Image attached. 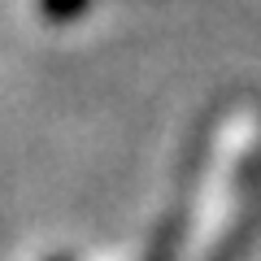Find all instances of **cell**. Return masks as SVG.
<instances>
[{
  "label": "cell",
  "mask_w": 261,
  "mask_h": 261,
  "mask_svg": "<svg viewBox=\"0 0 261 261\" xmlns=\"http://www.w3.org/2000/svg\"><path fill=\"white\" fill-rule=\"evenodd\" d=\"M79 5H83V0H48V13H53V18H65V13H74Z\"/></svg>",
  "instance_id": "cell-1"
}]
</instances>
